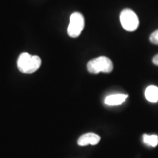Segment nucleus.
<instances>
[{"instance_id":"7ed1b4c3","label":"nucleus","mask_w":158,"mask_h":158,"mask_svg":"<svg viewBox=\"0 0 158 158\" xmlns=\"http://www.w3.org/2000/svg\"><path fill=\"white\" fill-rule=\"evenodd\" d=\"M120 22L122 27L128 31L136 30L139 25V20L137 15L130 9H124L121 12Z\"/></svg>"},{"instance_id":"1a4fd4ad","label":"nucleus","mask_w":158,"mask_h":158,"mask_svg":"<svg viewBox=\"0 0 158 158\" xmlns=\"http://www.w3.org/2000/svg\"><path fill=\"white\" fill-rule=\"evenodd\" d=\"M149 40L152 44L158 45V29L150 35Z\"/></svg>"},{"instance_id":"39448f33","label":"nucleus","mask_w":158,"mask_h":158,"mask_svg":"<svg viewBox=\"0 0 158 158\" xmlns=\"http://www.w3.org/2000/svg\"><path fill=\"white\" fill-rule=\"evenodd\" d=\"M100 141V137L93 133L84 134L78 139V144L81 147L87 145H96Z\"/></svg>"},{"instance_id":"423d86ee","label":"nucleus","mask_w":158,"mask_h":158,"mask_svg":"<svg viewBox=\"0 0 158 158\" xmlns=\"http://www.w3.org/2000/svg\"><path fill=\"white\" fill-rule=\"evenodd\" d=\"M128 95L125 94H111L106 97L105 99V104L108 106H118L125 101Z\"/></svg>"},{"instance_id":"f257e3e1","label":"nucleus","mask_w":158,"mask_h":158,"mask_svg":"<svg viewBox=\"0 0 158 158\" xmlns=\"http://www.w3.org/2000/svg\"><path fill=\"white\" fill-rule=\"evenodd\" d=\"M41 65V59L38 56H32L24 52L18 59L17 66L22 73L31 74L36 72Z\"/></svg>"},{"instance_id":"20e7f679","label":"nucleus","mask_w":158,"mask_h":158,"mask_svg":"<svg viewBox=\"0 0 158 158\" xmlns=\"http://www.w3.org/2000/svg\"><path fill=\"white\" fill-rule=\"evenodd\" d=\"M84 18L80 13L76 12L70 15L68 33L71 37H77L81 35L84 28Z\"/></svg>"},{"instance_id":"f03ea898","label":"nucleus","mask_w":158,"mask_h":158,"mask_svg":"<svg viewBox=\"0 0 158 158\" xmlns=\"http://www.w3.org/2000/svg\"><path fill=\"white\" fill-rule=\"evenodd\" d=\"M86 67L87 70L92 74H98L101 72L109 73L114 69L113 62L106 56H100L92 59L87 63Z\"/></svg>"},{"instance_id":"0eeeda50","label":"nucleus","mask_w":158,"mask_h":158,"mask_svg":"<svg viewBox=\"0 0 158 158\" xmlns=\"http://www.w3.org/2000/svg\"><path fill=\"white\" fill-rule=\"evenodd\" d=\"M145 98L151 102H158V87L155 86H149L145 90Z\"/></svg>"},{"instance_id":"9d476101","label":"nucleus","mask_w":158,"mask_h":158,"mask_svg":"<svg viewBox=\"0 0 158 158\" xmlns=\"http://www.w3.org/2000/svg\"><path fill=\"white\" fill-rule=\"evenodd\" d=\"M152 62L155 65H158V54H157L156 56L153 57Z\"/></svg>"},{"instance_id":"6e6552de","label":"nucleus","mask_w":158,"mask_h":158,"mask_svg":"<svg viewBox=\"0 0 158 158\" xmlns=\"http://www.w3.org/2000/svg\"><path fill=\"white\" fill-rule=\"evenodd\" d=\"M143 141L148 146L155 147L158 144V136L156 135H149L144 134L143 135Z\"/></svg>"}]
</instances>
